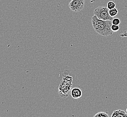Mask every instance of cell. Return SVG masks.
I'll use <instances>...</instances> for the list:
<instances>
[{
    "instance_id": "6da1fadb",
    "label": "cell",
    "mask_w": 127,
    "mask_h": 117,
    "mask_svg": "<svg viewBox=\"0 0 127 117\" xmlns=\"http://www.w3.org/2000/svg\"><path fill=\"white\" fill-rule=\"evenodd\" d=\"M72 77L64 73L63 80L59 87V94L60 97L66 98L68 96L72 87Z\"/></svg>"
},
{
    "instance_id": "7a4b0ae2",
    "label": "cell",
    "mask_w": 127,
    "mask_h": 117,
    "mask_svg": "<svg viewBox=\"0 0 127 117\" xmlns=\"http://www.w3.org/2000/svg\"><path fill=\"white\" fill-rule=\"evenodd\" d=\"M112 24V21L107 20L103 24L93 25V27L95 31L102 36H110L114 32L111 29Z\"/></svg>"
},
{
    "instance_id": "3957f363",
    "label": "cell",
    "mask_w": 127,
    "mask_h": 117,
    "mask_svg": "<svg viewBox=\"0 0 127 117\" xmlns=\"http://www.w3.org/2000/svg\"><path fill=\"white\" fill-rule=\"evenodd\" d=\"M94 15H96L97 18L104 20L112 21L114 19L109 15V9L106 7L99 6L96 8L94 10Z\"/></svg>"
},
{
    "instance_id": "277c9868",
    "label": "cell",
    "mask_w": 127,
    "mask_h": 117,
    "mask_svg": "<svg viewBox=\"0 0 127 117\" xmlns=\"http://www.w3.org/2000/svg\"><path fill=\"white\" fill-rule=\"evenodd\" d=\"M85 0H71L69 4V7L74 12H79L84 7Z\"/></svg>"
},
{
    "instance_id": "5b68a950",
    "label": "cell",
    "mask_w": 127,
    "mask_h": 117,
    "mask_svg": "<svg viewBox=\"0 0 127 117\" xmlns=\"http://www.w3.org/2000/svg\"><path fill=\"white\" fill-rule=\"evenodd\" d=\"M82 94V91L79 88L75 87L71 89V96L74 99H79L81 97Z\"/></svg>"
},
{
    "instance_id": "8992f818",
    "label": "cell",
    "mask_w": 127,
    "mask_h": 117,
    "mask_svg": "<svg viewBox=\"0 0 127 117\" xmlns=\"http://www.w3.org/2000/svg\"><path fill=\"white\" fill-rule=\"evenodd\" d=\"M112 117H127V114L124 110H115L111 115Z\"/></svg>"
},
{
    "instance_id": "52a82bcc",
    "label": "cell",
    "mask_w": 127,
    "mask_h": 117,
    "mask_svg": "<svg viewBox=\"0 0 127 117\" xmlns=\"http://www.w3.org/2000/svg\"><path fill=\"white\" fill-rule=\"evenodd\" d=\"M106 20H102L99 19L97 18L96 15H94L92 18V23L93 25H99L104 24Z\"/></svg>"
},
{
    "instance_id": "ba28073f",
    "label": "cell",
    "mask_w": 127,
    "mask_h": 117,
    "mask_svg": "<svg viewBox=\"0 0 127 117\" xmlns=\"http://www.w3.org/2000/svg\"><path fill=\"white\" fill-rule=\"evenodd\" d=\"M118 10L116 8L109 10V15L113 18L115 16H116L118 15Z\"/></svg>"
},
{
    "instance_id": "9c48e42d",
    "label": "cell",
    "mask_w": 127,
    "mask_h": 117,
    "mask_svg": "<svg viewBox=\"0 0 127 117\" xmlns=\"http://www.w3.org/2000/svg\"><path fill=\"white\" fill-rule=\"evenodd\" d=\"M94 117H109V116L105 112H99L94 115Z\"/></svg>"
},
{
    "instance_id": "30bf717a",
    "label": "cell",
    "mask_w": 127,
    "mask_h": 117,
    "mask_svg": "<svg viewBox=\"0 0 127 117\" xmlns=\"http://www.w3.org/2000/svg\"><path fill=\"white\" fill-rule=\"evenodd\" d=\"M116 6V5L115 3L112 1H109L108 3H107V7L109 9H114V8H115Z\"/></svg>"
},
{
    "instance_id": "8fae6325",
    "label": "cell",
    "mask_w": 127,
    "mask_h": 117,
    "mask_svg": "<svg viewBox=\"0 0 127 117\" xmlns=\"http://www.w3.org/2000/svg\"><path fill=\"white\" fill-rule=\"evenodd\" d=\"M112 24H114V25H119L120 23H121V21L120 20L119 18H115L113 19V20H112Z\"/></svg>"
},
{
    "instance_id": "7c38bea8",
    "label": "cell",
    "mask_w": 127,
    "mask_h": 117,
    "mask_svg": "<svg viewBox=\"0 0 127 117\" xmlns=\"http://www.w3.org/2000/svg\"><path fill=\"white\" fill-rule=\"evenodd\" d=\"M111 29H112V31L113 32H117V31L119 30L120 27H119V25L112 24V26H111Z\"/></svg>"
},
{
    "instance_id": "4fadbf2b",
    "label": "cell",
    "mask_w": 127,
    "mask_h": 117,
    "mask_svg": "<svg viewBox=\"0 0 127 117\" xmlns=\"http://www.w3.org/2000/svg\"><path fill=\"white\" fill-rule=\"evenodd\" d=\"M126 111L127 112V109H126Z\"/></svg>"
}]
</instances>
